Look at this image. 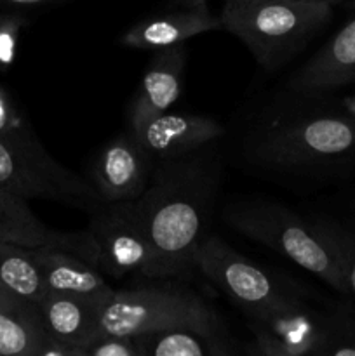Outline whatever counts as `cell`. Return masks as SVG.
I'll use <instances>...</instances> for the list:
<instances>
[{"label": "cell", "instance_id": "1", "mask_svg": "<svg viewBox=\"0 0 355 356\" xmlns=\"http://www.w3.org/2000/svg\"><path fill=\"white\" fill-rule=\"evenodd\" d=\"M221 181L218 143L155 163L148 188L132 204L155 249L159 278H187L195 270Z\"/></svg>", "mask_w": 355, "mask_h": 356}, {"label": "cell", "instance_id": "2", "mask_svg": "<svg viewBox=\"0 0 355 356\" xmlns=\"http://www.w3.org/2000/svg\"><path fill=\"white\" fill-rule=\"evenodd\" d=\"M244 155L261 169L319 174L355 160V115L292 106L268 113L246 136Z\"/></svg>", "mask_w": 355, "mask_h": 356}, {"label": "cell", "instance_id": "3", "mask_svg": "<svg viewBox=\"0 0 355 356\" xmlns=\"http://www.w3.org/2000/svg\"><path fill=\"white\" fill-rule=\"evenodd\" d=\"M0 188L30 200L58 202L84 212H96L100 193L89 177L79 176L56 162L30 125L0 96Z\"/></svg>", "mask_w": 355, "mask_h": 356}, {"label": "cell", "instance_id": "4", "mask_svg": "<svg viewBox=\"0 0 355 356\" xmlns=\"http://www.w3.org/2000/svg\"><path fill=\"white\" fill-rule=\"evenodd\" d=\"M338 6L306 0L225 2L223 30L239 38L268 73L284 68L331 23Z\"/></svg>", "mask_w": 355, "mask_h": 356}, {"label": "cell", "instance_id": "5", "mask_svg": "<svg viewBox=\"0 0 355 356\" xmlns=\"http://www.w3.org/2000/svg\"><path fill=\"white\" fill-rule=\"evenodd\" d=\"M174 327L230 337L225 322L207 299L178 284V278H157L150 284L113 291L101 306L97 336H138Z\"/></svg>", "mask_w": 355, "mask_h": 356}, {"label": "cell", "instance_id": "6", "mask_svg": "<svg viewBox=\"0 0 355 356\" xmlns=\"http://www.w3.org/2000/svg\"><path fill=\"white\" fill-rule=\"evenodd\" d=\"M223 216L240 235L277 250L340 294H348L336 254L315 219H305L285 205L263 198L228 204Z\"/></svg>", "mask_w": 355, "mask_h": 356}, {"label": "cell", "instance_id": "7", "mask_svg": "<svg viewBox=\"0 0 355 356\" xmlns=\"http://www.w3.org/2000/svg\"><path fill=\"white\" fill-rule=\"evenodd\" d=\"M194 268L237 302L247 316L310 302L301 285L265 270L249 257L233 250L218 235H207L198 245Z\"/></svg>", "mask_w": 355, "mask_h": 356}, {"label": "cell", "instance_id": "8", "mask_svg": "<svg viewBox=\"0 0 355 356\" xmlns=\"http://www.w3.org/2000/svg\"><path fill=\"white\" fill-rule=\"evenodd\" d=\"M90 233L97 243V268L115 278H159L157 254L132 202L103 204L90 214Z\"/></svg>", "mask_w": 355, "mask_h": 356}, {"label": "cell", "instance_id": "9", "mask_svg": "<svg viewBox=\"0 0 355 356\" xmlns=\"http://www.w3.org/2000/svg\"><path fill=\"white\" fill-rule=\"evenodd\" d=\"M249 318L253 346L247 353L261 356H324L327 339V313L310 302Z\"/></svg>", "mask_w": 355, "mask_h": 356}, {"label": "cell", "instance_id": "10", "mask_svg": "<svg viewBox=\"0 0 355 356\" xmlns=\"http://www.w3.org/2000/svg\"><path fill=\"white\" fill-rule=\"evenodd\" d=\"M155 163L157 160L129 127L101 149L89 181L104 204L132 202L148 188Z\"/></svg>", "mask_w": 355, "mask_h": 356}, {"label": "cell", "instance_id": "11", "mask_svg": "<svg viewBox=\"0 0 355 356\" xmlns=\"http://www.w3.org/2000/svg\"><path fill=\"white\" fill-rule=\"evenodd\" d=\"M343 26L287 80L292 96L324 97L355 83V0Z\"/></svg>", "mask_w": 355, "mask_h": 356}, {"label": "cell", "instance_id": "12", "mask_svg": "<svg viewBox=\"0 0 355 356\" xmlns=\"http://www.w3.org/2000/svg\"><path fill=\"white\" fill-rule=\"evenodd\" d=\"M103 302L82 296L47 291L38 302L49 346L44 356H82L97 336Z\"/></svg>", "mask_w": 355, "mask_h": 356}, {"label": "cell", "instance_id": "13", "mask_svg": "<svg viewBox=\"0 0 355 356\" xmlns=\"http://www.w3.org/2000/svg\"><path fill=\"white\" fill-rule=\"evenodd\" d=\"M216 30H223V24L219 16L211 13L207 0H183L132 24L120 37V44L136 51L155 52Z\"/></svg>", "mask_w": 355, "mask_h": 356}, {"label": "cell", "instance_id": "14", "mask_svg": "<svg viewBox=\"0 0 355 356\" xmlns=\"http://www.w3.org/2000/svg\"><path fill=\"white\" fill-rule=\"evenodd\" d=\"M0 243L40 249L58 247L79 254L97 266V243L89 229L56 232L31 212L28 200L0 188Z\"/></svg>", "mask_w": 355, "mask_h": 356}, {"label": "cell", "instance_id": "15", "mask_svg": "<svg viewBox=\"0 0 355 356\" xmlns=\"http://www.w3.org/2000/svg\"><path fill=\"white\" fill-rule=\"evenodd\" d=\"M132 131L157 162L194 153L225 136V127L212 117L169 111L155 115Z\"/></svg>", "mask_w": 355, "mask_h": 356}, {"label": "cell", "instance_id": "16", "mask_svg": "<svg viewBox=\"0 0 355 356\" xmlns=\"http://www.w3.org/2000/svg\"><path fill=\"white\" fill-rule=\"evenodd\" d=\"M187 58L188 49L184 44L153 52L129 111V127L138 129L155 115L169 111L180 99Z\"/></svg>", "mask_w": 355, "mask_h": 356}, {"label": "cell", "instance_id": "17", "mask_svg": "<svg viewBox=\"0 0 355 356\" xmlns=\"http://www.w3.org/2000/svg\"><path fill=\"white\" fill-rule=\"evenodd\" d=\"M47 291L82 296L104 302L115 289L106 284L100 268L79 254L58 247L33 249Z\"/></svg>", "mask_w": 355, "mask_h": 356}, {"label": "cell", "instance_id": "18", "mask_svg": "<svg viewBox=\"0 0 355 356\" xmlns=\"http://www.w3.org/2000/svg\"><path fill=\"white\" fill-rule=\"evenodd\" d=\"M47 346L38 305L0 289V356H44Z\"/></svg>", "mask_w": 355, "mask_h": 356}, {"label": "cell", "instance_id": "19", "mask_svg": "<svg viewBox=\"0 0 355 356\" xmlns=\"http://www.w3.org/2000/svg\"><path fill=\"white\" fill-rule=\"evenodd\" d=\"M146 356H228L237 353L230 337L209 336L190 327H174L143 334Z\"/></svg>", "mask_w": 355, "mask_h": 356}, {"label": "cell", "instance_id": "20", "mask_svg": "<svg viewBox=\"0 0 355 356\" xmlns=\"http://www.w3.org/2000/svg\"><path fill=\"white\" fill-rule=\"evenodd\" d=\"M0 289L38 305L47 292L30 247L0 243Z\"/></svg>", "mask_w": 355, "mask_h": 356}, {"label": "cell", "instance_id": "21", "mask_svg": "<svg viewBox=\"0 0 355 356\" xmlns=\"http://www.w3.org/2000/svg\"><path fill=\"white\" fill-rule=\"evenodd\" d=\"M315 222L336 254L347 282V298H350L355 308V233L327 219H315Z\"/></svg>", "mask_w": 355, "mask_h": 356}, {"label": "cell", "instance_id": "22", "mask_svg": "<svg viewBox=\"0 0 355 356\" xmlns=\"http://www.w3.org/2000/svg\"><path fill=\"white\" fill-rule=\"evenodd\" d=\"M82 356H146V341L143 334H101L84 348Z\"/></svg>", "mask_w": 355, "mask_h": 356}, {"label": "cell", "instance_id": "23", "mask_svg": "<svg viewBox=\"0 0 355 356\" xmlns=\"http://www.w3.org/2000/svg\"><path fill=\"white\" fill-rule=\"evenodd\" d=\"M26 23L24 14H0V66L13 63L17 35Z\"/></svg>", "mask_w": 355, "mask_h": 356}, {"label": "cell", "instance_id": "24", "mask_svg": "<svg viewBox=\"0 0 355 356\" xmlns=\"http://www.w3.org/2000/svg\"><path fill=\"white\" fill-rule=\"evenodd\" d=\"M336 356H355V308L348 309L340 329L336 344Z\"/></svg>", "mask_w": 355, "mask_h": 356}, {"label": "cell", "instance_id": "25", "mask_svg": "<svg viewBox=\"0 0 355 356\" xmlns=\"http://www.w3.org/2000/svg\"><path fill=\"white\" fill-rule=\"evenodd\" d=\"M68 0H0V14H24L31 10L49 9Z\"/></svg>", "mask_w": 355, "mask_h": 356}, {"label": "cell", "instance_id": "26", "mask_svg": "<svg viewBox=\"0 0 355 356\" xmlns=\"http://www.w3.org/2000/svg\"><path fill=\"white\" fill-rule=\"evenodd\" d=\"M225 2H270V0H225ZM306 2H327L333 6H347L352 0H306Z\"/></svg>", "mask_w": 355, "mask_h": 356}]
</instances>
